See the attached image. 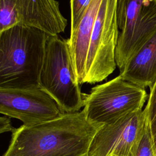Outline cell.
Wrapping results in <instances>:
<instances>
[{
	"label": "cell",
	"instance_id": "6da1fadb",
	"mask_svg": "<svg viewBox=\"0 0 156 156\" xmlns=\"http://www.w3.org/2000/svg\"><path fill=\"white\" fill-rule=\"evenodd\" d=\"M101 126L88 121L83 110L12 132L2 156H87Z\"/></svg>",
	"mask_w": 156,
	"mask_h": 156
},
{
	"label": "cell",
	"instance_id": "7a4b0ae2",
	"mask_svg": "<svg viewBox=\"0 0 156 156\" xmlns=\"http://www.w3.org/2000/svg\"><path fill=\"white\" fill-rule=\"evenodd\" d=\"M48 36L21 24L0 32V87H40Z\"/></svg>",
	"mask_w": 156,
	"mask_h": 156
},
{
	"label": "cell",
	"instance_id": "3957f363",
	"mask_svg": "<svg viewBox=\"0 0 156 156\" xmlns=\"http://www.w3.org/2000/svg\"><path fill=\"white\" fill-rule=\"evenodd\" d=\"M39 85L65 113L77 112L84 107L69 39L48 36Z\"/></svg>",
	"mask_w": 156,
	"mask_h": 156
},
{
	"label": "cell",
	"instance_id": "277c9868",
	"mask_svg": "<svg viewBox=\"0 0 156 156\" xmlns=\"http://www.w3.org/2000/svg\"><path fill=\"white\" fill-rule=\"evenodd\" d=\"M147 96L144 88L119 75L93 87L90 93H83V110L88 121L102 126L142 110Z\"/></svg>",
	"mask_w": 156,
	"mask_h": 156
},
{
	"label": "cell",
	"instance_id": "5b68a950",
	"mask_svg": "<svg viewBox=\"0 0 156 156\" xmlns=\"http://www.w3.org/2000/svg\"><path fill=\"white\" fill-rule=\"evenodd\" d=\"M117 0H102L92 28L83 83L105 80L117 66L115 54L119 29Z\"/></svg>",
	"mask_w": 156,
	"mask_h": 156
},
{
	"label": "cell",
	"instance_id": "8992f818",
	"mask_svg": "<svg viewBox=\"0 0 156 156\" xmlns=\"http://www.w3.org/2000/svg\"><path fill=\"white\" fill-rule=\"evenodd\" d=\"M116 15L115 60L121 71L156 31V0H117Z\"/></svg>",
	"mask_w": 156,
	"mask_h": 156
},
{
	"label": "cell",
	"instance_id": "52a82bcc",
	"mask_svg": "<svg viewBox=\"0 0 156 156\" xmlns=\"http://www.w3.org/2000/svg\"><path fill=\"white\" fill-rule=\"evenodd\" d=\"M67 24L57 1L0 0V32L21 24L54 36L63 32Z\"/></svg>",
	"mask_w": 156,
	"mask_h": 156
},
{
	"label": "cell",
	"instance_id": "ba28073f",
	"mask_svg": "<svg viewBox=\"0 0 156 156\" xmlns=\"http://www.w3.org/2000/svg\"><path fill=\"white\" fill-rule=\"evenodd\" d=\"M0 112L28 126L55 119L65 113L40 87H0Z\"/></svg>",
	"mask_w": 156,
	"mask_h": 156
},
{
	"label": "cell",
	"instance_id": "9c48e42d",
	"mask_svg": "<svg viewBox=\"0 0 156 156\" xmlns=\"http://www.w3.org/2000/svg\"><path fill=\"white\" fill-rule=\"evenodd\" d=\"M146 124V114L140 110L102 126L94 135L87 156H135Z\"/></svg>",
	"mask_w": 156,
	"mask_h": 156
},
{
	"label": "cell",
	"instance_id": "30bf717a",
	"mask_svg": "<svg viewBox=\"0 0 156 156\" xmlns=\"http://www.w3.org/2000/svg\"><path fill=\"white\" fill-rule=\"evenodd\" d=\"M119 75L141 87H153L156 82V31L128 61Z\"/></svg>",
	"mask_w": 156,
	"mask_h": 156
},
{
	"label": "cell",
	"instance_id": "8fae6325",
	"mask_svg": "<svg viewBox=\"0 0 156 156\" xmlns=\"http://www.w3.org/2000/svg\"><path fill=\"white\" fill-rule=\"evenodd\" d=\"M102 0H91L76 29L70 34L69 43L76 72L83 83L90 35Z\"/></svg>",
	"mask_w": 156,
	"mask_h": 156
},
{
	"label": "cell",
	"instance_id": "7c38bea8",
	"mask_svg": "<svg viewBox=\"0 0 156 156\" xmlns=\"http://www.w3.org/2000/svg\"><path fill=\"white\" fill-rule=\"evenodd\" d=\"M143 110L149 126L152 143L156 154V82L150 89L147 102Z\"/></svg>",
	"mask_w": 156,
	"mask_h": 156
},
{
	"label": "cell",
	"instance_id": "4fadbf2b",
	"mask_svg": "<svg viewBox=\"0 0 156 156\" xmlns=\"http://www.w3.org/2000/svg\"><path fill=\"white\" fill-rule=\"evenodd\" d=\"M91 0H70L71 32L77 27Z\"/></svg>",
	"mask_w": 156,
	"mask_h": 156
},
{
	"label": "cell",
	"instance_id": "5bb4252c",
	"mask_svg": "<svg viewBox=\"0 0 156 156\" xmlns=\"http://www.w3.org/2000/svg\"><path fill=\"white\" fill-rule=\"evenodd\" d=\"M135 156H156L147 119L145 130Z\"/></svg>",
	"mask_w": 156,
	"mask_h": 156
},
{
	"label": "cell",
	"instance_id": "9a60e30c",
	"mask_svg": "<svg viewBox=\"0 0 156 156\" xmlns=\"http://www.w3.org/2000/svg\"><path fill=\"white\" fill-rule=\"evenodd\" d=\"M15 128H14L11 123L10 118L7 116H1L0 118V133L7 132H13Z\"/></svg>",
	"mask_w": 156,
	"mask_h": 156
},
{
	"label": "cell",
	"instance_id": "2e32d148",
	"mask_svg": "<svg viewBox=\"0 0 156 156\" xmlns=\"http://www.w3.org/2000/svg\"><path fill=\"white\" fill-rule=\"evenodd\" d=\"M109 156H122V155H118V154H112Z\"/></svg>",
	"mask_w": 156,
	"mask_h": 156
}]
</instances>
